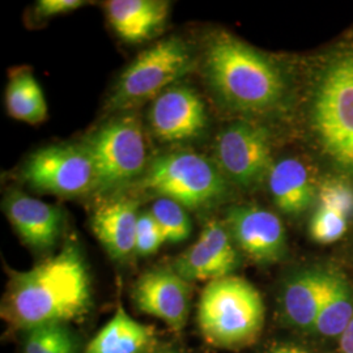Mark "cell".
Masks as SVG:
<instances>
[{
    "label": "cell",
    "instance_id": "8fae6325",
    "mask_svg": "<svg viewBox=\"0 0 353 353\" xmlns=\"http://www.w3.org/2000/svg\"><path fill=\"white\" fill-rule=\"evenodd\" d=\"M233 242L258 263L278 262L285 252V230L278 216L259 207L241 205L228 212Z\"/></svg>",
    "mask_w": 353,
    "mask_h": 353
},
{
    "label": "cell",
    "instance_id": "30bf717a",
    "mask_svg": "<svg viewBox=\"0 0 353 353\" xmlns=\"http://www.w3.org/2000/svg\"><path fill=\"white\" fill-rule=\"evenodd\" d=\"M190 300L191 284L168 268L144 272L132 290V301L139 312L161 319L176 332L186 326Z\"/></svg>",
    "mask_w": 353,
    "mask_h": 353
},
{
    "label": "cell",
    "instance_id": "7c38bea8",
    "mask_svg": "<svg viewBox=\"0 0 353 353\" xmlns=\"http://www.w3.org/2000/svg\"><path fill=\"white\" fill-rule=\"evenodd\" d=\"M239 265V252L227 228L212 220L196 242L182 252L173 270L188 281H214L230 276Z\"/></svg>",
    "mask_w": 353,
    "mask_h": 353
},
{
    "label": "cell",
    "instance_id": "d4e9b609",
    "mask_svg": "<svg viewBox=\"0 0 353 353\" xmlns=\"http://www.w3.org/2000/svg\"><path fill=\"white\" fill-rule=\"evenodd\" d=\"M164 242V236L151 212L140 214L137 225L135 252L147 256L157 252Z\"/></svg>",
    "mask_w": 353,
    "mask_h": 353
},
{
    "label": "cell",
    "instance_id": "8992f818",
    "mask_svg": "<svg viewBox=\"0 0 353 353\" xmlns=\"http://www.w3.org/2000/svg\"><path fill=\"white\" fill-rule=\"evenodd\" d=\"M314 125L330 157L353 172V59L332 64L314 102Z\"/></svg>",
    "mask_w": 353,
    "mask_h": 353
},
{
    "label": "cell",
    "instance_id": "6da1fadb",
    "mask_svg": "<svg viewBox=\"0 0 353 353\" xmlns=\"http://www.w3.org/2000/svg\"><path fill=\"white\" fill-rule=\"evenodd\" d=\"M92 290L80 249H63L24 272H12L3 299L1 316L13 328L34 330L64 325L88 314Z\"/></svg>",
    "mask_w": 353,
    "mask_h": 353
},
{
    "label": "cell",
    "instance_id": "e0dca14e",
    "mask_svg": "<svg viewBox=\"0 0 353 353\" xmlns=\"http://www.w3.org/2000/svg\"><path fill=\"white\" fill-rule=\"evenodd\" d=\"M268 188L274 202L284 214H301L316 202V183L299 159H284L272 165Z\"/></svg>",
    "mask_w": 353,
    "mask_h": 353
},
{
    "label": "cell",
    "instance_id": "ffe728a7",
    "mask_svg": "<svg viewBox=\"0 0 353 353\" xmlns=\"http://www.w3.org/2000/svg\"><path fill=\"white\" fill-rule=\"evenodd\" d=\"M153 345L154 328L131 318L121 305L84 353H150Z\"/></svg>",
    "mask_w": 353,
    "mask_h": 353
},
{
    "label": "cell",
    "instance_id": "9a60e30c",
    "mask_svg": "<svg viewBox=\"0 0 353 353\" xmlns=\"http://www.w3.org/2000/svg\"><path fill=\"white\" fill-rule=\"evenodd\" d=\"M352 217V186L339 178H331L318 189L309 234L318 243H334L345 234Z\"/></svg>",
    "mask_w": 353,
    "mask_h": 353
},
{
    "label": "cell",
    "instance_id": "3957f363",
    "mask_svg": "<svg viewBox=\"0 0 353 353\" xmlns=\"http://www.w3.org/2000/svg\"><path fill=\"white\" fill-rule=\"evenodd\" d=\"M198 325L204 339L214 347H245L262 332L263 299L252 283L239 276L210 281L201 294Z\"/></svg>",
    "mask_w": 353,
    "mask_h": 353
},
{
    "label": "cell",
    "instance_id": "5bb4252c",
    "mask_svg": "<svg viewBox=\"0 0 353 353\" xmlns=\"http://www.w3.org/2000/svg\"><path fill=\"white\" fill-rule=\"evenodd\" d=\"M4 208L13 229L29 248L43 252L57 243L63 220L58 207L16 191L6 199Z\"/></svg>",
    "mask_w": 353,
    "mask_h": 353
},
{
    "label": "cell",
    "instance_id": "4316f807",
    "mask_svg": "<svg viewBox=\"0 0 353 353\" xmlns=\"http://www.w3.org/2000/svg\"><path fill=\"white\" fill-rule=\"evenodd\" d=\"M338 353H353V319L339 338Z\"/></svg>",
    "mask_w": 353,
    "mask_h": 353
},
{
    "label": "cell",
    "instance_id": "603a6c76",
    "mask_svg": "<svg viewBox=\"0 0 353 353\" xmlns=\"http://www.w3.org/2000/svg\"><path fill=\"white\" fill-rule=\"evenodd\" d=\"M151 214L164 236L165 242L176 243L189 239L191 221L186 208L181 204L159 198L152 205Z\"/></svg>",
    "mask_w": 353,
    "mask_h": 353
},
{
    "label": "cell",
    "instance_id": "7a4b0ae2",
    "mask_svg": "<svg viewBox=\"0 0 353 353\" xmlns=\"http://www.w3.org/2000/svg\"><path fill=\"white\" fill-rule=\"evenodd\" d=\"M205 71L214 92L230 106L246 112L275 106L285 90L275 64L227 33L211 39L205 52Z\"/></svg>",
    "mask_w": 353,
    "mask_h": 353
},
{
    "label": "cell",
    "instance_id": "7402d4cb",
    "mask_svg": "<svg viewBox=\"0 0 353 353\" xmlns=\"http://www.w3.org/2000/svg\"><path fill=\"white\" fill-rule=\"evenodd\" d=\"M8 114L21 122L38 125L48 118V103L37 79L29 70L16 71L6 89Z\"/></svg>",
    "mask_w": 353,
    "mask_h": 353
},
{
    "label": "cell",
    "instance_id": "484cf974",
    "mask_svg": "<svg viewBox=\"0 0 353 353\" xmlns=\"http://www.w3.org/2000/svg\"><path fill=\"white\" fill-rule=\"evenodd\" d=\"M87 4L83 0H39L36 4V13L39 17H50L54 14L72 12Z\"/></svg>",
    "mask_w": 353,
    "mask_h": 353
},
{
    "label": "cell",
    "instance_id": "ba28073f",
    "mask_svg": "<svg viewBox=\"0 0 353 353\" xmlns=\"http://www.w3.org/2000/svg\"><path fill=\"white\" fill-rule=\"evenodd\" d=\"M23 176L33 189L62 196L94 188V169L85 145H50L29 156Z\"/></svg>",
    "mask_w": 353,
    "mask_h": 353
},
{
    "label": "cell",
    "instance_id": "83f0119b",
    "mask_svg": "<svg viewBox=\"0 0 353 353\" xmlns=\"http://www.w3.org/2000/svg\"><path fill=\"white\" fill-rule=\"evenodd\" d=\"M265 353H310L300 345L296 344H279L272 348H270Z\"/></svg>",
    "mask_w": 353,
    "mask_h": 353
},
{
    "label": "cell",
    "instance_id": "4fadbf2b",
    "mask_svg": "<svg viewBox=\"0 0 353 353\" xmlns=\"http://www.w3.org/2000/svg\"><path fill=\"white\" fill-rule=\"evenodd\" d=\"M150 123L156 138L164 143L194 139L207 126L205 106L195 90L174 85L153 102Z\"/></svg>",
    "mask_w": 353,
    "mask_h": 353
},
{
    "label": "cell",
    "instance_id": "5b68a950",
    "mask_svg": "<svg viewBox=\"0 0 353 353\" xmlns=\"http://www.w3.org/2000/svg\"><path fill=\"white\" fill-rule=\"evenodd\" d=\"M192 55L188 45L172 37L160 41L139 54L119 77L110 108L123 110L152 99H157L179 77L192 68Z\"/></svg>",
    "mask_w": 353,
    "mask_h": 353
},
{
    "label": "cell",
    "instance_id": "f1b7e54d",
    "mask_svg": "<svg viewBox=\"0 0 353 353\" xmlns=\"http://www.w3.org/2000/svg\"><path fill=\"white\" fill-rule=\"evenodd\" d=\"M150 353H181L179 351H176V350H161V351H152Z\"/></svg>",
    "mask_w": 353,
    "mask_h": 353
},
{
    "label": "cell",
    "instance_id": "d6986e66",
    "mask_svg": "<svg viewBox=\"0 0 353 353\" xmlns=\"http://www.w3.org/2000/svg\"><path fill=\"white\" fill-rule=\"evenodd\" d=\"M326 290V270H305L292 276L283 290V310L290 325L314 330Z\"/></svg>",
    "mask_w": 353,
    "mask_h": 353
},
{
    "label": "cell",
    "instance_id": "cb8c5ba5",
    "mask_svg": "<svg viewBox=\"0 0 353 353\" xmlns=\"http://www.w3.org/2000/svg\"><path fill=\"white\" fill-rule=\"evenodd\" d=\"M26 353H76L72 334L64 325H48L30 330Z\"/></svg>",
    "mask_w": 353,
    "mask_h": 353
},
{
    "label": "cell",
    "instance_id": "ac0fdd59",
    "mask_svg": "<svg viewBox=\"0 0 353 353\" xmlns=\"http://www.w3.org/2000/svg\"><path fill=\"white\" fill-rule=\"evenodd\" d=\"M106 14L117 34L127 42H141L157 33L169 13V3L161 0H112Z\"/></svg>",
    "mask_w": 353,
    "mask_h": 353
},
{
    "label": "cell",
    "instance_id": "52a82bcc",
    "mask_svg": "<svg viewBox=\"0 0 353 353\" xmlns=\"http://www.w3.org/2000/svg\"><path fill=\"white\" fill-rule=\"evenodd\" d=\"M87 151L94 169L97 192L115 189L139 176L147 161V148L135 115L117 118L89 139Z\"/></svg>",
    "mask_w": 353,
    "mask_h": 353
},
{
    "label": "cell",
    "instance_id": "9c48e42d",
    "mask_svg": "<svg viewBox=\"0 0 353 353\" xmlns=\"http://www.w3.org/2000/svg\"><path fill=\"white\" fill-rule=\"evenodd\" d=\"M216 159L220 170L245 189L261 183L274 165L267 131L250 123H234L220 132Z\"/></svg>",
    "mask_w": 353,
    "mask_h": 353
},
{
    "label": "cell",
    "instance_id": "44dd1931",
    "mask_svg": "<svg viewBox=\"0 0 353 353\" xmlns=\"http://www.w3.org/2000/svg\"><path fill=\"white\" fill-rule=\"evenodd\" d=\"M353 319L352 288L336 270H326V290L314 331L326 338H341Z\"/></svg>",
    "mask_w": 353,
    "mask_h": 353
},
{
    "label": "cell",
    "instance_id": "277c9868",
    "mask_svg": "<svg viewBox=\"0 0 353 353\" xmlns=\"http://www.w3.org/2000/svg\"><path fill=\"white\" fill-rule=\"evenodd\" d=\"M139 183L151 195L174 201L189 210L208 207L227 194L220 168L194 152L156 157Z\"/></svg>",
    "mask_w": 353,
    "mask_h": 353
},
{
    "label": "cell",
    "instance_id": "2e32d148",
    "mask_svg": "<svg viewBox=\"0 0 353 353\" xmlns=\"http://www.w3.org/2000/svg\"><path fill=\"white\" fill-rule=\"evenodd\" d=\"M139 214L138 203L126 198L106 203L93 214L92 230L113 259H125L135 252Z\"/></svg>",
    "mask_w": 353,
    "mask_h": 353
}]
</instances>
